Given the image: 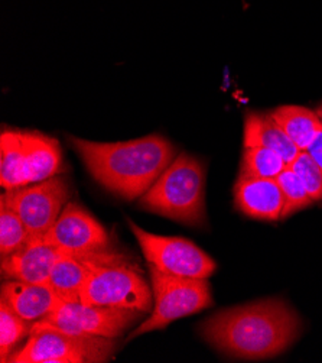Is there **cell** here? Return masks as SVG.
I'll return each mask as SVG.
<instances>
[{
	"instance_id": "e0dca14e",
	"label": "cell",
	"mask_w": 322,
	"mask_h": 363,
	"mask_svg": "<svg viewBox=\"0 0 322 363\" xmlns=\"http://www.w3.org/2000/svg\"><path fill=\"white\" fill-rule=\"evenodd\" d=\"M270 116L301 151H306L322 130V119L319 115L302 106H280L270 112Z\"/></svg>"
},
{
	"instance_id": "30bf717a",
	"label": "cell",
	"mask_w": 322,
	"mask_h": 363,
	"mask_svg": "<svg viewBox=\"0 0 322 363\" xmlns=\"http://www.w3.org/2000/svg\"><path fill=\"white\" fill-rule=\"evenodd\" d=\"M123 257L126 253L117 250L113 245L90 252H62L52 268L48 284L64 303H80L81 291L91 274Z\"/></svg>"
},
{
	"instance_id": "d6986e66",
	"label": "cell",
	"mask_w": 322,
	"mask_h": 363,
	"mask_svg": "<svg viewBox=\"0 0 322 363\" xmlns=\"http://www.w3.org/2000/svg\"><path fill=\"white\" fill-rule=\"evenodd\" d=\"M284 168H288V164L277 152L250 147L243 151L238 178H276Z\"/></svg>"
},
{
	"instance_id": "5b68a950",
	"label": "cell",
	"mask_w": 322,
	"mask_h": 363,
	"mask_svg": "<svg viewBox=\"0 0 322 363\" xmlns=\"http://www.w3.org/2000/svg\"><path fill=\"white\" fill-rule=\"evenodd\" d=\"M154 310L129 336V340L145 333L165 329L172 321L202 311L212 306L211 286L207 278H185L165 274L149 265Z\"/></svg>"
},
{
	"instance_id": "2e32d148",
	"label": "cell",
	"mask_w": 322,
	"mask_h": 363,
	"mask_svg": "<svg viewBox=\"0 0 322 363\" xmlns=\"http://www.w3.org/2000/svg\"><path fill=\"white\" fill-rule=\"evenodd\" d=\"M250 147L277 152L288 167L302 152L270 113H247L244 121V148Z\"/></svg>"
},
{
	"instance_id": "8992f818",
	"label": "cell",
	"mask_w": 322,
	"mask_h": 363,
	"mask_svg": "<svg viewBox=\"0 0 322 363\" xmlns=\"http://www.w3.org/2000/svg\"><path fill=\"white\" fill-rule=\"evenodd\" d=\"M80 303L148 313L152 308L154 293L139 265L126 255L91 274L81 291Z\"/></svg>"
},
{
	"instance_id": "d4e9b609",
	"label": "cell",
	"mask_w": 322,
	"mask_h": 363,
	"mask_svg": "<svg viewBox=\"0 0 322 363\" xmlns=\"http://www.w3.org/2000/svg\"><path fill=\"white\" fill-rule=\"evenodd\" d=\"M316 113H318V115H319V118L322 119V104L319 106V108H318V112H316Z\"/></svg>"
},
{
	"instance_id": "4fadbf2b",
	"label": "cell",
	"mask_w": 322,
	"mask_h": 363,
	"mask_svg": "<svg viewBox=\"0 0 322 363\" xmlns=\"http://www.w3.org/2000/svg\"><path fill=\"white\" fill-rule=\"evenodd\" d=\"M236 208L256 220L277 222L284 199L276 178H237L234 189Z\"/></svg>"
},
{
	"instance_id": "7a4b0ae2",
	"label": "cell",
	"mask_w": 322,
	"mask_h": 363,
	"mask_svg": "<svg viewBox=\"0 0 322 363\" xmlns=\"http://www.w3.org/2000/svg\"><path fill=\"white\" fill-rule=\"evenodd\" d=\"M69 140L97 183L129 201L145 194L175 160L173 145L159 135L112 143Z\"/></svg>"
},
{
	"instance_id": "5bb4252c",
	"label": "cell",
	"mask_w": 322,
	"mask_h": 363,
	"mask_svg": "<svg viewBox=\"0 0 322 363\" xmlns=\"http://www.w3.org/2000/svg\"><path fill=\"white\" fill-rule=\"evenodd\" d=\"M2 301L32 323L45 318L64 303L50 284H29L16 279H4Z\"/></svg>"
},
{
	"instance_id": "ba28073f",
	"label": "cell",
	"mask_w": 322,
	"mask_h": 363,
	"mask_svg": "<svg viewBox=\"0 0 322 363\" xmlns=\"http://www.w3.org/2000/svg\"><path fill=\"white\" fill-rule=\"evenodd\" d=\"M69 201V187L61 175L29 186L6 190L2 204L19 214L29 236H45Z\"/></svg>"
},
{
	"instance_id": "603a6c76",
	"label": "cell",
	"mask_w": 322,
	"mask_h": 363,
	"mask_svg": "<svg viewBox=\"0 0 322 363\" xmlns=\"http://www.w3.org/2000/svg\"><path fill=\"white\" fill-rule=\"evenodd\" d=\"M289 168L299 177L314 201L322 200V171L306 151H302Z\"/></svg>"
},
{
	"instance_id": "6da1fadb",
	"label": "cell",
	"mask_w": 322,
	"mask_h": 363,
	"mask_svg": "<svg viewBox=\"0 0 322 363\" xmlns=\"http://www.w3.org/2000/svg\"><path fill=\"white\" fill-rule=\"evenodd\" d=\"M298 313L280 298L226 308L201 324V335L219 352L241 360H263L288 349L299 336Z\"/></svg>"
},
{
	"instance_id": "44dd1931",
	"label": "cell",
	"mask_w": 322,
	"mask_h": 363,
	"mask_svg": "<svg viewBox=\"0 0 322 363\" xmlns=\"http://www.w3.org/2000/svg\"><path fill=\"white\" fill-rule=\"evenodd\" d=\"M29 232L16 211L0 203V253L8 257L29 240Z\"/></svg>"
},
{
	"instance_id": "52a82bcc",
	"label": "cell",
	"mask_w": 322,
	"mask_h": 363,
	"mask_svg": "<svg viewBox=\"0 0 322 363\" xmlns=\"http://www.w3.org/2000/svg\"><path fill=\"white\" fill-rule=\"evenodd\" d=\"M129 228L148 264L165 274L208 279L217 269L216 261L188 239L154 235L132 220Z\"/></svg>"
},
{
	"instance_id": "3957f363",
	"label": "cell",
	"mask_w": 322,
	"mask_h": 363,
	"mask_svg": "<svg viewBox=\"0 0 322 363\" xmlns=\"http://www.w3.org/2000/svg\"><path fill=\"white\" fill-rule=\"evenodd\" d=\"M139 204L151 213L190 226L205 223V169L190 154H180L139 199Z\"/></svg>"
},
{
	"instance_id": "8fae6325",
	"label": "cell",
	"mask_w": 322,
	"mask_h": 363,
	"mask_svg": "<svg viewBox=\"0 0 322 363\" xmlns=\"http://www.w3.org/2000/svg\"><path fill=\"white\" fill-rule=\"evenodd\" d=\"M45 238L62 252L79 253L112 246L103 225L74 201H68Z\"/></svg>"
},
{
	"instance_id": "ffe728a7",
	"label": "cell",
	"mask_w": 322,
	"mask_h": 363,
	"mask_svg": "<svg viewBox=\"0 0 322 363\" xmlns=\"http://www.w3.org/2000/svg\"><path fill=\"white\" fill-rule=\"evenodd\" d=\"M32 321L18 315L5 301H0V362H8L13 349L29 337Z\"/></svg>"
},
{
	"instance_id": "9a60e30c",
	"label": "cell",
	"mask_w": 322,
	"mask_h": 363,
	"mask_svg": "<svg viewBox=\"0 0 322 363\" xmlns=\"http://www.w3.org/2000/svg\"><path fill=\"white\" fill-rule=\"evenodd\" d=\"M25 186L40 183L62 171V152L57 139L40 132L21 130Z\"/></svg>"
},
{
	"instance_id": "9c48e42d",
	"label": "cell",
	"mask_w": 322,
	"mask_h": 363,
	"mask_svg": "<svg viewBox=\"0 0 322 363\" xmlns=\"http://www.w3.org/2000/svg\"><path fill=\"white\" fill-rule=\"evenodd\" d=\"M143 314L134 308L62 303L38 323L68 333L116 339L125 335Z\"/></svg>"
},
{
	"instance_id": "ac0fdd59",
	"label": "cell",
	"mask_w": 322,
	"mask_h": 363,
	"mask_svg": "<svg viewBox=\"0 0 322 363\" xmlns=\"http://www.w3.org/2000/svg\"><path fill=\"white\" fill-rule=\"evenodd\" d=\"M0 184L4 190L25 186L21 130L5 129L0 136Z\"/></svg>"
},
{
	"instance_id": "277c9868",
	"label": "cell",
	"mask_w": 322,
	"mask_h": 363,
	"mask_svg": "<svg viewBox=\"0 0 322 363\" xmlns=\"http://www.w3.org/2000/svg\"><path fill=\"white\" fill-rule=\"evenodd\" d=\"M109 337L68 333L35 321L25 346L12 353L11 363H104L115 352Z\"/></svg>"
},
{
	"instance_id": "7c38bea8",
	"label": "cell",
	"mask_w": 322,
	"mask_h": 363,
	"mask_svg": "<svg viewBox=\"0 0 322 363\" xmlns=\"http://www.w3.org/2000/svg\"><path fill=\"white\" fill-rule=\"evenodd\" d=\"M62 250L45 236H33L8 257H2V275L29 284H48Z\"/></svg>"
},
{
	"instance_id": "7402d4cb",
	"label": "cell",
	"mask_w": 322,
	"mask_h": 363,
	"mask_svg": "<svg viewBox=\"0 0 322 363\" xmlns=\"http://www.w3.org/2000/svg\"><path fill=\"white\" fill-rule=\"evenodd\" d=\"M276 181L280 186V190H282L283 199H284V206H283L280 220L295 214L297 211L306 208L308 206H311L314 203V200L311 199L309 193L304 187L299 177L289 167L284 168L276 177Z\"/></svg>"
},
{
	"instance_id": "cb8c5ba5",
	"label": "cell",
	"mask_w": 322,
	"mask_h": 363,
	"mask_svg": "<svg viewBox=\"0 0 322 363\" xmlns=\"http://www.w3.org/2000/svg\"><path fill=\"white\" fill-rule=\"evenodd\" d=\"M306 152L314 160V162L321 168L322 171V130L316 135L314 142L309 145Z\"/></svg>"
}]
</instances>
